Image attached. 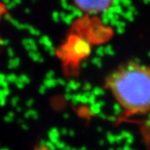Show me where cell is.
<instances>
[{
    "instance_id": "6da1fadb",
    "label": "cell",
    "mask_w": 150,
    "mask_h": 150,
    "mask_svg": "<svg viewBox=\"0 0 150 150\" xmlns=\"http://www.w3.org/2000/svg\"><path fill=\"white\" fill-rule=\"evenodd\" d=\"M106 86L125 117L150 111V67L135 62L125 63L109 75Z\"/></svg>"
},
{
    "instance_id": "7a4b0ae2",
    "label": "cell",
    "mask_w": 150,
    "mask_h": 150,
    "mask_svg": "<svg viewBox=\"0 0 150 150\" xmlns=\"http://www.w3.org/2000/svg\"><path fill=\"white\" fill-rule=\"evenodd\" d=\"M81 11L88 14H100L109 10L114 0H73Z\"/></svg>"
}]
</instances>
